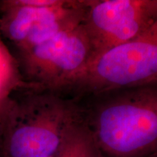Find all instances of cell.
I'll list each match as a JSON object with an SVG mask.
<instances>
[{
  "label": "cell",
  "instance_id": "8",
  "mask_svg": "<svg viewBox=\"0 0 157 157\" xmlns=\"http://www.w3.org/2000/svg\"><path fill=\"white\" fill-rule=\"evenodd\" d=\"M52 157H103L89 126L82 121L66 133L60 148Z\"/></svg>",
  "mask_w": 157,
  "mask_h": 157
},
{
  "label": "cell",
  "instance_id": "3",
  "mask_svg": "<svg viewBox=\"0 0 157 157\" xmlns=\"http://www.w3.org/2000/svg\"><path fill=\"white\" fill-rule=\"evenodd\" d=\"M157 83V21L138 36L94 57L71 88L103 94Z\"/></svg>",
  "mask_w": 157,
  "mask_h": 157
},
{
  "label": "cell",
  "instance_id": "10",
  "mask_svg": "<svg viewBox=\"0 0 157 157\" xmlns=\"http://www.w3.org/2000/svg\"><path fill=\"white\" fill-rule=\"evenodd\" d=\"M148 157H157V153H156V154H155L151 155V156H149Z\"/></svg>",
  "mask_w": 157,
  "mask_h": 157
},
{
  "label": "cell",
  "instance_id": "9",
  "mask_svg": "<svg viewBox=\"0 0 157 157\" xmlns=\"http://www.w3.org/2000/svg\"><path fill=\"white\" fill-rule=\"evenodd\" d=\"M0 157H4L3 154V140L1 130H0Z\"/></svg>",
  "mask_w": 157,
  "mask_h": 157
},
{
  "label": "cell",
  "instance_id": "1",
  "mask_svg": "<svg viewBox=\"0 0 157 157\" xmlns=\"http://www.w3.org/2000/svg\"><path fill=\"white\" fill-rule=\"evenodd\" d=\"M79 121L75 105L60 94L16 91L0 128L4 157H52L69 129Z\"/></svg>",
  "mask_w": 157,
  "mask_h": 157
},
{
  "label": "cell",
  "instance_id": "2",
  "mask_svg": "<svg viewBox=\"0 0 157 157\" xmlns=\"http://www.w3.org/2000/svg\"><path fill=\"white\" fill-rule=\"evenodd\" d=\"M91 129L102 156L157 153V83L119 90L100 104Z\"/></svg>",
  "mask_w": 157,
  "mask_h": 157
},
{
  "label": "cell",
  "instance_id": "4",
  "mask_svg": "<svg viewBox=\"0 0 157 157\" xmlns=\"http://www.w3.org/2000/svg\"><path fill=\"white\" fill-rule=\"evenodd\" d=\"M15 56L26 81L59 94L73 86L91 59L92 48L82 23Z\"/></svg>",
  "mask_w": 157,
  "mask_h": 157
},
{
  "label": "cell",
  "instance_id": "5",
  "mask_svg": "<svg viewBox=\"0 0 157 157\" xmlns=\"http://www.w3.org/2000/svg\"><path fill=\"white\" fill-rule=\"evenodd\" d=\"M82 4L91 59L138 36L157 21V0H87Z\"/></svg>",
  "mask_w": 157,
  "mask_h": 157
},
{
  "label": "cell",
  "instance_id": "6",
  "mask_svg": "<svg viewBox=\"0 0 157 157\" xmlns=\"http://www.w3.org/2000/svg\"><path fill=\"white\" fill-rule=\"evenodd\" d=\"M79 1L1 0L0 35L18 46L41 25L66 14Z\"/></svg>",
  "mask_w": 157,
  "mask_h": 157
},
{
  "label": "cell",
  "instance_id": "7",
  "mask_svg": "<svg viewBox=\"0 0 157 157\" xmlns=\"http://www.w3.org/2000/svg\"><path fill=\"white\" fill-rule=\"evenodd\" d=\"M20 90H44L25 79L17 59L0 35V128L8 111L11 96Z\"/></svg>",
  "mask_w": 157,
  "mask_h": 157
}]
</instances>
